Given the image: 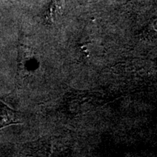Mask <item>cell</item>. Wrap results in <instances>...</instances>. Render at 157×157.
<instances>
[{"instance_id":"6da1fadb","label":"cell","mask_w":157,"mask_h":157,"mask_svg":"<svg viewBox=\"0 0 157 157\" xmlns=\"http://www.w3.org/2000/svg\"><path fill=\"white\" fill-rule=\"evenodd\" d=\"M16 111L0 101V129L13 124H20Z\"/></svg>"},{"instance_id":"7a4b0ae2","label":"cell","mask_w":157,"mask_h":157,"mask_svg":"<svg viewBox=\"0 0 157 157\" xmlns=\"http://www.w3.org/2000/svg\"><path fill=\"white\" fill-rule=\"evenodd\" d=\"M63 0H56L50 7V16L53 17L56 15H58L63 9Z\"/></svg>"}]
</instances>
